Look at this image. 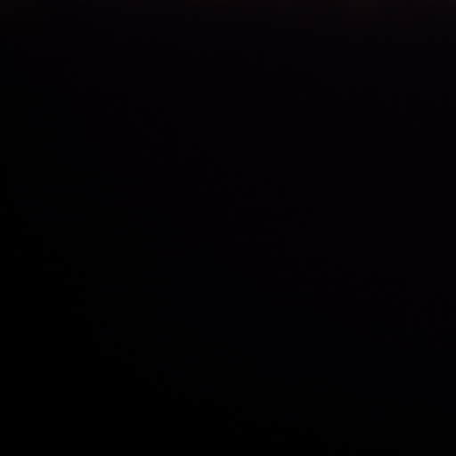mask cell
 <instances>
[]
</instances>
